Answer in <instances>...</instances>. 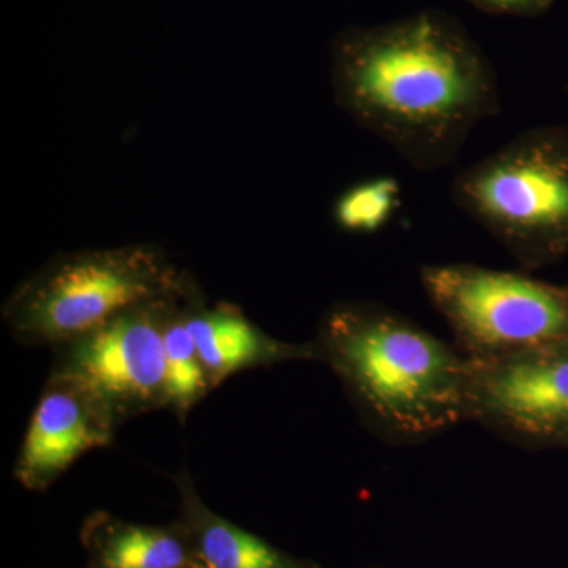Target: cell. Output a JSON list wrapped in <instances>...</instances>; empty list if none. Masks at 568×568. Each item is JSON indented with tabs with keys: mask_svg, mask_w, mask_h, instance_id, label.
I'll return each instance as SVG.
<instances>
[{
	"mask_svg": "<svg viewBox=\"0 0 568 568\" xmlns=\"http://www.w3.org/2000/svg\"><path fill=\"white\" fill-rule=\"evenodd\" d=\"M331 82L336 106L418 171L454 163L500 110L491 63L440 11L338 33Z\"/></svg>",
	"mask_w": 568,
	"mask_h": 568,
	"instance_id": "1",
	"label": "cell"
},
{
	"mask_svg": "<svg viewBox=\"0 0 568 568\" xmlns=\"http://www.w3.org/2000/svg\"><path fill=\"white\" fill-rule=\"evenodd\" d=\"M450 196L525 267L568 253V129L523 132L454 179Z\"/></svg>",
	"mask_w": 568,
	"mask_h": 568,
	"instance_id": "4",
	"label": "cell"
},
{
	"mask_svg": "<svg viewBox=\"0 0 568 568\" xmlns=\"http://www.w3.org/2000/svg\"><path fill=\"white\" fill-rule=\"evenodd\" d=\"M478 10L507 17H538L552 6L555 0H469Z\"/></svg>",
	"mask_w": 568,
	"mask_h": 568,
	"instance_id": "14",
	"label": "cell"
},
{
	"mask_svg": "<svg viewBox=\"0 0 568 568\" xmlns=\"http://www.w3.org/2000/svg\"><path fill=\"white\" fill-rule=\"evenodd\" d=\"M466 420L523 446L568 440V339L467 358Z\"/></svg>",
	"mask_w": 568,
	"mask_h": 568,
	"instance_id": "7",
	"label": "cell"
},
{
	"mask_svg": "<svg viewBox=\"0 0 568 568\" xmlns=\"http://www.w3.org/2000/svg\"><path fill=\"white\" fill-rule=\"evenodd\" d=\"M185 317L215 388L231 376L248 369L268 368L286 362H321L316 342L297 345L274 338L237 305L230 302L209 305L201 287L186 298Z\"/></svg>",
	"mask_w": 568,
	"mask_h": 568,
	"instance_id": "9",
	"label": "cell"
},
{
	"mask_svg": "<svg viewBox=\"0 0 568 568\" xmlns=\"http://www.w3.org/2000/svg\"><path fill=\"white\" fill-rule=\"evenodd\" d=\"M190 295L174 305L164 327V409L182 424L215 388L186 324L185 302Z\"/></svg>",
	"mask_w": 568,
	"mask_h": 568,
	"instance_id": "12",
	"label": "cell"
},
{
	"mask_svg": "<svg viewBox=\"0 0 568 568\" xmlns=\"http://www.w3.org/2000/svg\"><path fill=\"white\" fill-rule=\"evenodd\" d=\"M85 568H200L181 523L141 525L110 511H92L82 521Z\"/></svg>",
	"mask_w": 568,
	"mask_h": 568,
	"instance_id": "10",
	"label": "cell"
},
{
	"mask_svg": "<svg viewBox=\"0 0 568 568\" xmlns=\"http://www.w3.org/2000/svg\"><path fill=\"white\" fill-rule=\"evenodd\" d=\"M422 286L469 361L568 339V290L476 264L425 265Z\"/></svg>",
	"mask_w": 568,
	"mask_h": 568,
	"instance_id": "5",
	"label": "cell"
},
{
	"mask_svg": "<svg viewBox=\"0 0 568 568\" xmlns=\"http://www.w3.org/2000/svg\"><path fill=\"white\" fill-rule=\"evenodd\" d=\"M173 480L179 493L178 521L189 536L200 568H312L213 511L189 470L182 469Z\"/></svg>",
	"mask_w": 568,
	"mask_h": 568,
	"instance_id": "11",
	"label": "cell"
},
{
	"mask_svg": "<svg viewBox=\"0 0 568 568\" xmlns=\"http://www.w3.org/2000/svg\"><path fill=\"white\" fill-rule=\"evenodd\" d=\"M190 294L134 306L54 347L51 373L88 388L119 426L163 409L164 327L174 305Z\"/></svg>",
	"mask_w": 568,
	"mask_h": 568,
	"instance_id": "6",
	"label": "cell"
},
{
	"mask_svg": "<svg viewBox=\"0 0 568 568\" xmlns=\"http://www.w3.org/2000/svg\"><path fill=\"white\" fill-rule=\"evenodd\" d=\"M118 428L88 388L50 373L26 428L14 478L29 491H47L85 454L110 447Z\"/></svg>",
	"mask_w": 568,
	"mask_h": 568,
	"instance_id": "8",
	"label": "cell"
},
{
	"mask_svg": "<svg viewBox=\"0 0 568 568\" xmlns=\"http://www.w3.org/2000/svg\"><path fill=\"white\" fill-rule=\"evenodd\" d=\"M315 342L383 439L420 443L466 420L467 358L409 317L375 302H338Z\"/></svg>",
	"mask_w": 568,
	"mask_h": 568,
	"instance_id": "2",
	"label": "cell"
},
{
	"mask_svg": "<svg viewBox=\"0 0 568 568\" xmlns=\"http://www.w3.org/2000/svg\"><path fill=\"white\" fill-rule=\"evenodd\" d=\"M196 287L155 245L81 250L58 254L18 284L2 317L21 345L54 349L126 310Z\"/></svg>",
	"mask_w": 568,
	"mask_h": 568,
	"instance_id": "3",
	"label": "cell"
},
{
	"mask_svg": "<svg viewBox=\"0 0 568 568\" xmlns=\"http://www.w3.org/2000/svg\"><path fill=\"white\" fill-rule=\"evenodd\" d=\"M402 205V183L390 175L355 183L336 197L332 219L351 234H375L386 227Z\"/></svg>",
	"mask_w": 568,
	"mask_h": 568,
	"instance_id": "13",
	"label": "cell"
}]
</instances>
